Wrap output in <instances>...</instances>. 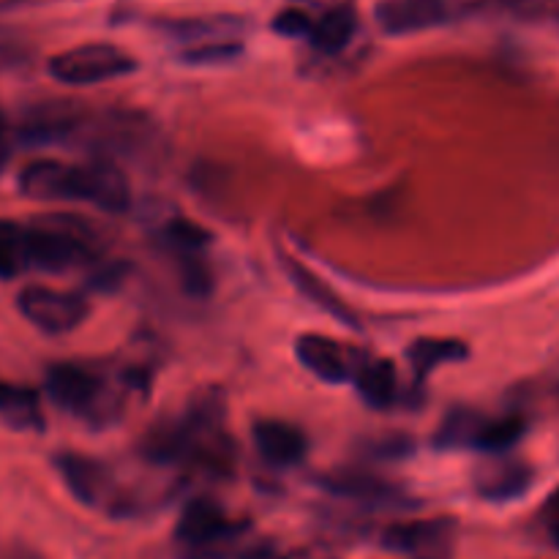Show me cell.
Returning a JSON list of instances; mask_svg holds the SVG:
<instances>
[{"instance_id": "1", "label": "cell", "mask_w": 559, "mask_h": 559, "mask_svg": "<svg viewBox=\"0 0 559 559\" xmlns=\"http://www.w3.org/2000/svg\"><path fill=\"white\" fill-rule=\"evenodd\" d=\"M27 265L44 273H69L96 260V235L91 224L74 216H47L25 224Z\"/></svg>"}, {"instance_id": "2", "label": "cell", "mask_w": 559, "mask_h": 559, "mask_svg": "<svg viewBox=\"0 0 559 559\" xmlns=\"http://www.w3.org/2000/svg\"><path fill=\"white\" fill-rule=\"evenodd\" d=\"M47 393L60 409L93 426H107L120 415V396L109 391L98 369L85 364H55L47 371Z\"/></svg>"}, {"instance_id": "3", "label": "cell", "mask_w": 559, "mask_h": 559, "mask_svg": "<svg viewBox=\"0 0 559 559\" xmlns=\"http://www.w3.org/2000/svg\"><path fill=\"white\" fill-rule=\"evenodd\" d=\"M249 522H235L211 497H197L183 508L175 527V540L183 546L186 559H227L235 555Z\"/></svg>"}, {"instance_id": "4", "label": "cell", "mask_w": 559, "mask_h": 559, "mask_svg": "<svg viewBox=\"0 0 559 559\" xmlns=\"http://www.w3.org/2000/svg\"><path fill=\"white\" fill-rule=\"evenodd\" d=\"M136 58L126 49L107 41H91L71 47L49 60V74L63 85H96V82L118 80L134 74Z\"/></svg>"}, {"instance_id": "5", "label": "cell", "mask_w": 559, "mask_h": 559, "mask_svg": "<svg viewBox=\"0 0 559 559\" xmlns=\"http://www.w3.org/2000/svg\"><path fill=\"white\" fill-rule=\"evenodd\" d=\"M16 309L33 328L49 336L76 331L91 314V304L80 293L44 287V284H31L22 289L16 295Z\"/></svg>"}, {"instance_id": "6", "label": "cell", "mask_w": 559, "mask_h": 559, "mask_svg": "<svg viewBox=\"0 0 559 559\" xmlns=\"http://www.w3.org/2000/svg\"><path fill=\"white\" fill-rule=\"evenodd\" d=\"M60 478L66 489L82 502V506L102 508L112 516H123V491L115 489V478L109 467L98 459L85 456V453H58L55 456Z\"/></svg>"}, {"instance_id": "7", "label": "cell", "mask_w": 559, "mask_h": 559, "mask_svg": "<svg viewBox=\"0 0 559 559\" xmlns=\"http://www.w3.org/2000/svg\"><path fill=\"white\" fill-rule=\"evenodd\" d=\"M456 538V519H415L396 522L382 533V546L415 559H448Z\"/></svg>"}, {"instance_id": "8", "label": "cell", "mask_w": 559, "mask_h": 559, "mask_svg": "<svg viewBox=\"0 0 559 559\" xmlns=\"http://www.w3.org/2000/svg\"><path fill=\"white\" fill-rule=\"evenodd\" d=\"M320 486L325 491H331L333 497H342V500H349V502H360V506H369V508L418 506V502H413L407 495H404V489L393 486L391 480L380 478V475L366 473V469H336V473L322 475Z\"/></svg>"}, {"instance_id": "9", "label": "cell", "mask_w": 559, "mask_h": 559, "mask_svg": "<svg viewBox=\"0 0 559 559\" xmlns=\"http://www.w3.org/2000/svg\"><path fill=\"white\" fill-rule=\"evenodd\" d=\"M20 191L31 200H76L82 202V164L60 158H33L20 173Z\"/></svg>"}, {"instance_id": "10", "label": "cell", "mask_w": 559, "mask_h": 559, "mask_svg": "<svg viewBox=\"0 0 559 559\" xmlns=\"http://www.w3.org/2000/svg\"><path fill=\"white\" fill-rule=\"evenodd\" d=\"M295 355L317 380L328 385H342L353 380V371L360 360L358 353H349L336 338L322 336V333H304L295 338Z\"/></svg>"}, {"instance_id": "11", "label": "cell", "mask_w": 559, "mask_h": 559, "mask_svg": "<svg viewBox=\"0 0 559 559\" xmlns=\"http://www.w3.org/2000/svg\"><path fill=\"white\" fill-rule=\"evenodd\" d=\"M374 20L388 36H409V33L431 31L451 20L448 0H380Z\"/></svg>"}, {"instance_id": "12", "label": "cell", "mask_w": 559, "mask_h": 559, "mask_svg": "<svg viewBox=\"0 0 559 559\" xmlns=\"http://www.w3.org/2000/svg\"><path fill=\"white\" fill-rule=\"evenodd\" d=\"M82 202L107 213H126L131 205V186L123 169L109 156L82 164Z\"/></svg>"}, {"instance_id": "13", "label": "cell", "mask_w": 559, "mask_h": 559, "mask_svg": "<svg viewBox=\"0 0 559 559\" xmlns=\"http://www.w3.org/2000/svg\"><path fill=\"white\" fill-rule=\"evenodd\" d=\"M535 469L522 459L497 456L475 475V491L486 502H516L533 489Z\"/></svg>"}, {"instance_id": "14", "label": "cell", "mask_w": 559, "mask_h": 559, "mask_svg": "<svg viewBox=\"0 0 559 559\" xmlns=\"http://www.w3.org/2000/svg\"><path fill=\"white\" fill-rule=\"evenodd\" d=\"M276 254H278V262H282L284 273H287V278L293 282V287L298 289L306 300H311L317 309H322L325 314H331L333 320L344 322V325H349V328L360 325L358 314H355V311L349 309V306L344 304V300L338 298V295L333 293V289L328 287L320 276H317V273H311L304 262L295 260V257L287 254L284 249H276Z\"/></svg>"}, {"instance_id": "15", "label": "cell", "mask_w": 559, "mask_h": 559, "mask_svg": "<svg viewBox=\"0 0 559 559\" xmlns=\"http://www.w3.org/2000/svg\"><path fill=\"white\" fill-rule=\"evenodd\" d=\"M254 442L262 459L267 464H273V467H293V464H300L306 451H309V440H306L304 431L298 426L287 424V420L276 418L257 420Z\"/></svg>"}, {"instance_id": "16", "label": "cell", "mask_w": 559, "mask_h": 559, "mask_svg": "<svg viewBox=\"0 0 559 559\" xmlns=\"http://www.w3.org/2000/svg\"><path fill=\"white\" fill-rule=\"evenodd\" d=\"M355 388L360 399L374 409H388L399 399V377L396 366L385 358H366L360 355L358 366L353 371Z\"/></svg>"}, {"instance_id": "17", "label": "cell", "mask_w": 559, "mask_h": 559, "mask_svg": "<svg viewBox=\"0 0 559 559\" xmlns=\"http://www.w3.org/2000/svg\"><path fill=\"white\" fill-rule=\"evenodd\" d=\"M0 420L16 431H41V399L33 388L0 380Z\"/></svg>"}, {"instance_id": "18", "label": "cell", "mask_w": 559, "mask_h": 559, "mask_svg": "<svg viewBox=\"0 0 559 559\" xmlns=\"http://www.w3.org/2000/svg\"><path fill=\"white\" fill-rule=\"evenodd\" d=\"M355 31H358V14H355L353 5L342 3L328 9L320 20H314L309 33L311 47L320 49V52L333 55L342 52L349 41H353Z\"/></svg>"}, {"instance_id": "19", "label": "cell", "mask_w": 559, "mask_h": 559, "mask_svg": "<svg viewBox=\"0 0 559 559\" xmlns=\"http://www.w3.org/2000/svg\"><path fill=\"white\" fill-rule=\"evenodd\" d=\"M409 366H413L415 380L424 382L426 377L435 374L442 364H459L469 358V347L456 338H418L407 349Z\"/></svg>"}, {"instance_id": "20", "label": "cell", "mask_w": 559, "mask_h": 559, "mask_svg": "<svg viewBox=\"0 0 559 559\" xmlns=\"http://www.w3.org/2000/svg\"><path fill=\"white\" fill-rule=\"evenodd\" d=\"M246 27L243 16L218 14V16H194V20H169L164 22V31L180 41H218V38H235Z\"/></svg>"}, {"instance_id": "21", "label": "cell", "mask_w": 559, "mask_h": 559, "mask_svg": "<svg viewBox=\"0 0 559 559\" xmlns=\"http://www.w3.org/2000/svg\"><path fill=\"white\" fill-rule=\"evenodd\" d=\"M530 424L524 415H506L497 420H484L478 437H475V451L489 453V456H506L511 448L522 442Z\"/></svg>"}, {"instance_id": "22", "label": "cell", "mask_w": 559, "mask_h": 559, "mask_svg": "<svg viewBox=\"0 0 559 559\" xmlns=\"http://www.w3.org/2000/svg\"><path fill=\"white\" fill-rule=\"evenodd\" d=\"M484 415L473 407H456L445 415L435 435V448L440 451H462V448H475V437H478L480 426H484Z\"/></svg>"}, {"instance_id": "23", "label": "cell", "mask_w": 559, "mask_h": 559, "mask_svg": "<svg viewBox=\"0 0 559 559\" xmlns=\"http://www.w3.org/2000/svg\"><path fill=\"white\" fill-rule=\"evenodd\" d=\"M27 229L25 224L0 218V278L22 276L27 271Z\"/></svg>"}, {"instance_id": "24", "label": "cell", "mask_w": 559, "mask_h": 559, "mask_svg": "<svg viewBox=\"0 0 559 559\" xmlns=\"http://www.w3.org/2000/svg\"><path fill=\"white\" fill-rule=\"evenodd\" d=\"M240 55H243V44L238 38H218V41L191 44L178 55V60L186 66H222L233 63Z\"/></svg>"}, {"instance_id": "25", "label": "cell", "mask_w": 559, "mask_h": 559, "mask_svg": "<svg viewBox=\"0 0 559 559\" xmlns=\"http://www.w3.org/2000/svg\"><path fill=\"white\" fill-rule=\"evenodd\" d=\"M164 240H167V246L178 257L202 254V251L207 249V243H211V233L202 229L200 224L189 222V218L175 216L173 222H167V227H164Z\"/></svg>"}, {"instance_id": "26", "label": "cell", "mask_w": 559, "mask_h": 559, "mask_svg": "<svg viewBox=\"0 0 559 559\" xmlns=\"http://www.w3.org/2000/svg\"><path fill=\"white\" fill-rule=\"evenodd\" d=\"M180 262V278H183V287L191 295H207L213 289V273L207 267V262L202 260V254H183L178 257Z\"/></svg>"}, {"instance_id": "27", "label": "cell", "mask_w": 559, "mask_h": 559, "mask_svg": "<svg viewBox=\"0 0 559 559\" xmlns=\"http://www.w3.org/2000/svg\"><path fill=\"white\" fill-rule=\"evenodd\" d=\"M311 25H314V16L304 9H284L273 16L271 27L273 33H282L287 38H309Z\"/></svg>"}, {"instance_id": "28", "label": "cell", "mask_w": 559, "mask_h": 559, "mask_svg": "<svg viewBox=\"0 0 559 559\" xmlns=\"http://www.w3.org/2000/svg\"><path fill=\"white\" fill-rule=\"evenodd\" d=\"M508 11L527 20H540V16H559V0H500Z\"/></svg>"}, {"instance_id": "29", "label": "cell", "mask_w": 559, "mask_h": 559, "mask_svg": "<svg viewBox=\"0 0 559 559\" xmlns=\"http://www.w3.org/2000/svg\"><path fill=\"white\" fill-rule=\"evenodd\" d=\"M544 519H546V530H549L551 544L559 549V489L549 497V502H546Z\"/></svg>"}, {"instance_id": "30", "label": "cell", "mask_w": 559, "mask_h": 559, "mask_svg": "<svg viewBox=\"0 0 559 559\" xmlns=\"http://www.w3.org/2000/svg\"><path fill=\"white\" fill-rule=\"evenodd\" d=\"M5 162H9V140H5V129L0 123V169L5 167Z\"/></svg>"}]
</instances>
